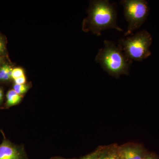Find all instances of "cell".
Here are the masks:
<instances>
[{
	"label": "cell",
	"mask_w": 159,
	"mask_h": 159,
	"mask_svg": "<svg viewBox=\"0 0 159 159\" xmlns=\"http://www.w3.org/2000/svg\"><path fill=\"white\" fill-rule=\"evenodd\" d=\"M6 44L5 39L2 35L0 34V56L6 54Z\"/></svg>",
	"instance_id": "13"
},
{
	"label": "cell",
	"mask_w": 159,
	"mask_h": 159,
	"mask_svg": "<svg viewBox=\"0 0 159 159\" xmlns=\"http://www.w3.org/2000/svg\"><path fill=\"white\" fill-rule=\"evenodd\" d=\"M99 152V149L98 148L93 152L78 159H98Z\"/></svg>",
	"instance_id": "12"
},
{
	"label": "cell",
	"mask_w": 159,
	"mask_h": 159,
	"mask_svg": "<svg viewBox=\"0 0 159 159\" xmlns=\"http://www.w3.org/2000/svg\"><path fill=\"white\" fill-rule=\"evenodd\" d=\"M143 159H159V157L156 153L147 152Z\"/></svg>",
	"instance_id": "14"
},
{
	"label": "cell",
	"mask_w": 159,
	"mask_h": 159,
	"mask_svg": "<svg viewBox=\"0 0 159 159\" xmlns=\"http://www.w3.org/2000/svg\"><path fill=\"white\" fill-rule=\"evenodd\" d=\"M67 159L65 158L62 157H54L51 158V159Z\"/></svg>",
	"instance_id": "17"
},
{
	"label": "cell",
	"mask_w": 159,
	"mask_h": 159,
	"mask_svg": "<svg viewBox=\"0 0 159 159\" xmlns=\"http://www.w3.org/2000/svg\"><path fill=\"white\" fill-rule=\"evenodd\" d=\"M23 76H25V73L22 69L20 68H16L12 70L11 78L14 80Z\"/></svg>",
	"instance_id": "11"
},
{
	"label": "cell",
	"mask_w": 159,
	"mask_h": 159,
	"mask_svg": "<svg viewBox=\"0 0 159 159\" xmlns=\"http://www.w3.org/2000/svg\"><path fill=\"white\" fill-rule=\"evenodd\" d=\"M95 60L104 71L116 78L123 74L129 75L133 62L118 45L107 40H104V47L99 49Z\"/></svg>",
	"instance_id": "2"
},
{
	"label": "cell",
	"mask_w": 159,
	"mask_h": 159,
	"mask_svg": "<svg viewBox=\"0 0 159 159\" xmlns=\"http://www.w3.org/2000/svg\"><path fill=\"white\" fill-rule=\"evenodd\" d=\"M118 145L116 144L100 146L98 159H121L118 150Z\"/></svg>",
	"instance_id": "7"
},
{
	"label": "cell",
	"mask_w": 159,
	"mask_h": 159,
	"mask_svg": "<svg viewBox=\"0 0 159 159\" xmlns=\"http://www.w3.org/2000/svg\"><path fill=\"white\" fill-rule=\"evenodd\" d=\"M118 150L121 159H143L148 152L143 145L137 143L118 146Z\"/></svg>",
	"instance_id": "5"
},
{
	"label": "cell",
	"mask_w": 159,
	"mask_h": 159,
	"mask_svg": "<svg viewBox=\"0 0 159 159\" xmlns=\"http://www.w3.org/2000/svg\"><path fill=\"white\" fill-rule=\"evenodd\" d=\"M13 69L7 64H3L0 66V81H7L11 78Z\"/></svg>",
	"instance_id": "9"
},
{
	"label": "cell",
	"mask_w": 159,
	"mask_h": 159,
	"mask_svg": "<svg viewBox=\"0 0 159 159\" xmlns=\"http://www.w3.org/2000/svg\"><path fill=\"white\" fill-rule=\"evenodd\" d=\"M22 97V95L17 93L14 90H10L8 91L6 95V105L11 107L16 105L20 102Z\"/></svg>",
	"instance_id": "8"
},
{
	"label": "cell",
	"mask_w": 159,
	"mask_h": 159,
	"mask_svg": "<svg viewBox=\"0 0 159 159\" xmlns=\"http://www.w3.org/2000/svg\"><path fill=\"white\" fill-rule=\"evenodd\" d=\"M152 42L151 34L143 30L132 36L120 39L118 45L131 60L141 61L151 55L150 47Z\"/></svg>",
	"instance_id": "3"
},
{
	"label": "cell",
	"mask_w": 159,
	"mask_h": 159,
	"mask_svg": "<svg viewBox=\"0 0 159 159\" xmlns=\"http://www.w3.org/2000/svg\"><path fill=\"white\" fill-rule=\"evenodd\" d=\"M0 159H29L24 148L7 140L0 144Z\"/></svg>",
	"instance_id": "6"
},
{
	"label": "cell",
	"mask_w": 159,
	"mask_h": 159,
	"mask_svg": "<svg viewBox=\"0 0 159 159\" xmlns=\"http://www.w3.org/2000/svg\"><path fill=\"white\" fill-rule=\"evenodd\" d=\"M119 4L123 8V13L128 25L124 36L133 35L147 20L149 13V5L145 0H121Z\"/></svg>",
	"instance_id": "4"
},
{
	"label": "cell",
	"mask_w": 159,
	"mask_h": 159,
	"mask_svg": "<svg viewBox=\"0 0 159 159\" xmlns=\"http://www.w3.org/2000/svg\"><path fill=\"white\" fill-rule=\"evenodd\" d=\"M3 99V92L1 89H0V102H2Z\"/></svg>",
	"instance_id": "16"
},
{
	"label": "cell",
	"mask_w": 159,
	"mask_h": 159,
	"mask_svg": "<svg viewBox=\"0 0 159 159\" xmlns=\"http://www.w3.org/2000/svg\"><path fill=\"white\" fill-rule=\"evenodd\" d=\"M117 4L108 0H94L90 2L88 16L84 20L83 29L100 36L101 31L114 29L119 31L123 30L117 25Z\"/></svg>",
	"instance_id": "1"
},
{
	"label": "cell",
	"mask_w": 159,
	"mask_h": 159,
	"mask_svg": "<svg viewBox=\"0 0 159 159\" xmlns=\"http://www.w3.org/2000/svg\"><path fill=\"white\" fill-rule=\"evenodd\" d=\"M15 83L18 84H24L26 83V79L25 76H23L22 77H20L17 79L15 80Z\"/></svg>",
	"instance_id": "15"
},
{
	"label": "cell",
	"mask_w": 159,
	"mask_h": 159,
	"mask_svg": "<svg viewBox=\"0 0 159 159\" xmlns=\"http://www.w3.org/2000/svg\"><path fill=\"white\" fill-rule=\"evenodd\" d=\"M29 86L27 84H15L13 86V90L17 93L22 95L25 94L29 90Z\"/></svg>",
	"instance_id": "10"
},
{
	"label": "cell",
	"mask_w": 159,
	"mask_h": 159,
	"mask_svg": "<svg viewBox=\"0 0 159 159\" xmlns=\"http://www.w3.org/2000/svg\"><path fill=\"white\" fill-rule=\"evenodd\" d=\"M2 65V57L0 56V66Z\"/></svg>",
	"instance_id": "18"
}]
</instances>
